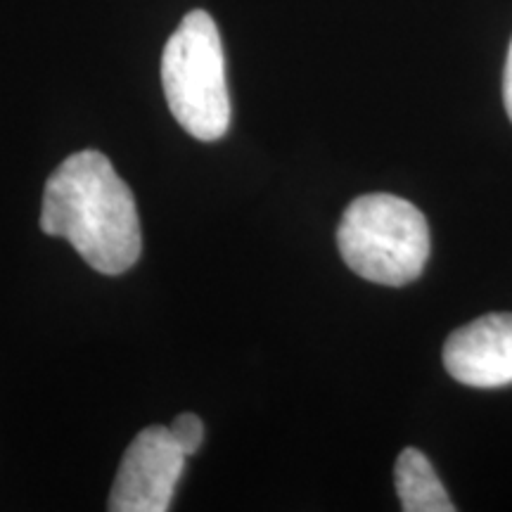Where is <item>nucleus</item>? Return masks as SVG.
Segmentation results:
<instances>
[{
  "label": "nucleus",
  "instance_id": "20e7f679",
  "mask_svg": "<svg viewBox=\"0 0 512 512\" xmlns=\"http://www.w3.org/2000/svg\"><path fill=\"white\" fill-rule=\"evenodd\" d=\"M185 453L169 427H145L121 458L110 494L112 512H166L185 470Z\"/></svg>",
  "mask_w": 512,
  "mask_h": 512
},
{
  "label": "nucleus",
  "instance_id": "39448f33",
  "mask_svg": "<svg viewBox=\"0 0 512 512\" xmlns=\"http://www.w3.org/2000/svg\"><path fill=\"white\" fill-rule=\"evenodd\" d=\"M444 366L465 387L512 384V313H486L451 332L444 344Z\"/></svg>",
  "mask_w": 512,
  "mask_h": 512
},
{
  "label": "nucleus",
  "instance_id": "6e6552de",
  "mask_svg": "<svg viewBox=\"0 0 512 512\" xmlns=\"http://www.w3.org/2000/svg\"><path fill=\"white\" fill-rule=\"evenodd\" d=\"M503 100H505V112L512 121V43L508 50V62H505V76H503Z\"/></svg>",
  "mask_w": 512,
  "mask_h": 512
},
{
  "label": "nucleus",
  "instance_id": "423d86ee",
  "mask_svg": "<svg viewBox=\"0 0 512 512\" xmlns=\"http://www.w3.org/2000/svg\"><path fill=\"white\" fill-rule=\"evenodd\" d=\"M394 482L406 512H456L432 463L418 448H403L396 458Z\"/></svg>",
  "mask_w": 512,
  "mask_h": 512
},
{
  "label": "nucleus",
  "instance_id": "7ed1b4c3",
  "mask_svg": "<svg viewBox=\"0 0 512 512\" xmlns=\"http://www.w3.org/2000/svg\"><path fill=\"white\" fill-rule=\"evenodd\" d=\"M162 86L183 131L202 143L226 136L230 126L226 60L216 22L204 10L188 12L166 41Z\"/></svg>",
  "mask_w": 512,
  "mask_h": 512
},
{
  "label": "nucleus",
  "instance_id": "f03ea898",
  "mask_svg": "<svg viewBox=\"0 0 512 512\" xmlns=\"http://www.w3.org/2000/svg\"><path fill=\"white\" fill-rule=\"evenodd\" d=\"M337 247L344 264L363 280L403 287L420 278L430 259V226L415 204L375 192L356 197L344 211Z\"/></svg>",
  "mask_w": 512,
  "mask_h": 512
},
{
  "label": "nucleus",
  "instance_id": "0eeeda50",
  "mask_svg": "<svg viewBox=\"0 0 512 512\" xmlns=\"http://www.w3.org/2000/svg\"><path fill=\"white\" fill-rule=\"evenodd\" d=\"M169 432H171V437L176 439V444L183 448L185 456H192V453L202 446L204 425L195 413L178 415V418L169 425Z\"/></svg>",
  "mask_w": 512,
  "mask_h": 512
},
{
  "label": "nucleus",
  "instance_id": "f257e3e1",
  "mask_svg": "<svg viewBox=\"0 0 512 512\" xmlns=\"http://www.w3.org/2000/svg\"><path fill=\"white\" fill-rule=\"evenodd\" d=\"M41 228L69 240L98 273L119 275L143 252V230L133 192L98 150L69 155L43 190Z\"/></svg>",
  "mask_w": 512,
  "mask_h": 512
}]
</instances>
